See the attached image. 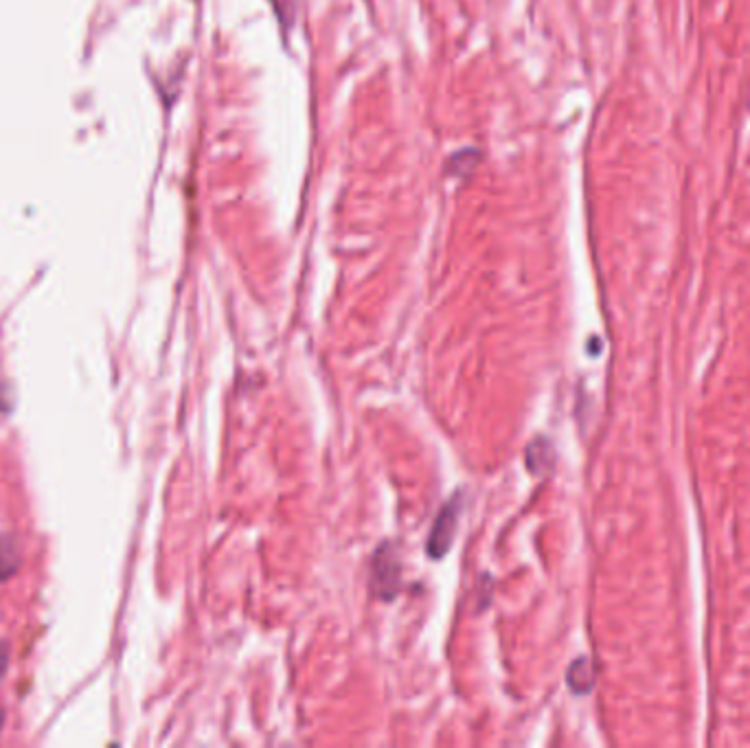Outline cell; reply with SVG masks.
Masks as SVG:
<instances>
[{"label":"cell","mask_w":750,"mask_h":748,"mask_svg":"<svg viewBox=\"0 0 750 748\" xmlns=\"http://www.w3.org/2000/svg\"><path fill=\"white\" fill-rule=\"evenodd\" d=\"M397 580H400V566H397V558L391 551V544H384L373 558L375 593L384 599H391L395 595Z\"/></svg>","instance_id":"obj_1"},{"label":"cell","mask_w":750,"mask_h":748,"mask_svg":"<svg viewBox=\"0 0 750 748\" xmlns=\"http://www.w3.org/2000/svg\"><path fill=\"white\" fill-rule=\"evenodd\" d=\"M459 512H461V505L457 501H450L437 516V523L433 527V534H430L428 547H426L433 558H441V555L450 549L454 531H457Z\"/></svg>","instance_id":"obj_2"},{"label":"cell","mask_w":750,"mask_h":748,"mask_svg":"<svg viewBox=\"0 0 750 748\" xmlns=\"http://www.w3.org/2000/svg\"><path fill=\"white\" fill-rule=\"evenodd\" d=\"M20 569V549L16 538L0 536V580H9Z\"/></svg>","instance_id":"obj_3"},{"label":"cell","mask_w":750,"mask_h":748,"mask_svg":"<svg viewBox=\"0 0 750 748\" xmlns=\"http://www.w3.org/2000/svg\"><path fill=\"white\" fill-rule=\"evenodd\" d=\"M568 685L573 687L577 694H586L593 687V665L588 659H577L571 670H568Z\"/></svg>","instance_id":"obj_4"},{"label":"cell","mask_w":750,"mask_h":748,"mask_svg":"<svg viewBox=\"0 0 750 748\" xmlns=\"http://www.w3.org/2000/svg\"><path fill=\"white\" fill-rule=\"evenodd\" d=\"M7 659H9L7 648H5V645H3V643H0V674H3V670H5V667H7Z\"/></svg>","instance_id":"obj_5"},{"label":"cell","mask_w":750,"mask_h":748,"mask_svg":"<svg viewBox=\"0 0 750 748\" xmlns=\"http://www.w3.org/2000/svg\"><path fill=\"white\" fill-rule=\"evenodd\" d=\"M3 718H5V713H3V709H0V727H3Z\"/></svg>","instance_id":"obj_6"}]
</instances>
